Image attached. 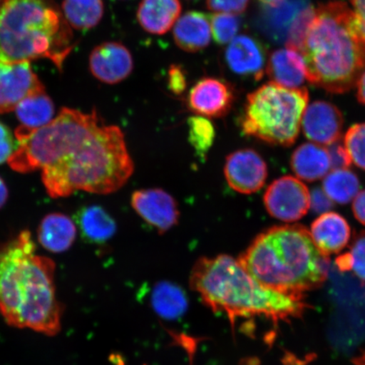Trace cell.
I'll return each instance as SVG.
<instances>
[{
	"label": "cell",
	"instance_id": "11",
	"mask_svg": "<svg viewBox=\"0 0 365 365\" xmlns=\"http://www.w3.org/2000/svg\"><path fill=\"white\" fill-rule=\"evenodd\" d=\"M131 205L137 214L148 225L156 228L160 234L171 230L179 222L178 203L165 190H136L132 195Z\"/></svg>",
	"mask_w": 365,
	"mask_h": 365
},
{
	"label": "cell",
	"instance_id": "24",
	"mask_svg": "<svg viewBox=\"0 0 365 365\" xmlns=\"http://www.w3.org/2000/svg\"><path fill=\"white\" fill-rule=\"evenodd\" d=\"M61 10L72 29L88 31L101 21L104 6L103 0H63Z\"/></svg>",
	"mask_w": 365,
	"mask_h": 365
},
{
	"label": "cell",
	"instance_id": "18",
	"mask_svg": "<svg viewBox=\"0 0 365 365\" xmlns=\"http://www.w3.org/2000/svg\"><path fill=\"white\" fill-rule=\"evenodd\" d=\"M173 35L178 47L184 51H200L211 42L210 17L202 12H187L178 19Z\"/></svg>",
	"mask_w": 365,
	"mask_h": 365
},
{
	"label": "cell",
	"instance_id": "6",
	"mask_svg": "<svg viewBox=\"0 0 365 365\" xmlns=\"http://www.w3.org/2000/svg\"><path fill=\"white\" fill-rule=\"evenodd\" d=\"M74 48L71 27L54 0H0V61L46 58L62 71Z\"/></svg>",
	"mask_w": 365,
	"mask_h": 365
},
{
	"label": "cell",
	"instance_id": "41",
	"mask_svg": "<svg viewBox=\"0 0 365 365\" xmlns=\"http://www.w3.org/2000/svg\"><path fill=\"white\" fill-rule=\"evenodd\" d=\"M353 363L355 365H365V350L358 357L353 359Z\"/></svg>",
	"mask_w": 365,
	"mask_h": 365
},
{
	"label": "cell",
	"instance_id": "32",
	"mask_svg": "<svg viewBox=\"0 0 365 365\" xmlns=\"http://www.w3.org/2000/svg\"><path fill=\"white\" fill-rule=\"evenodd\" d=\"M16 148L17 143L10 128L0 121V164L8 162Z\"/></svg>",
	"mask_w": 365,
	"mask_h": 365
},
{
	"label": "cell",
	"instance_id": "34",
	"mask_svg": "<svg viewBox=\"0 0 365 365\" xmlns=\"http://www.w3.org/2000/svg\"><path fill=\"white\" fill-rule=\"evenodd\" d=\"M168 88L172 93L176 95H180L187 88L186 76L181 66L173 65L168 71Z\"/></svg>",
	"mask_w": 365,
	"mask_h": 365
},
{
	"label": "cell",
	"instance_id": "31",
	"mask_svg": "<svg viewBox=\"0 0 365 365\" xmlns=\"http://www.w3.org/2000/svg\"><path fill=\"white\" fill-rule=\"evenodd\" d=\"M250 0H207L209 10L217 13L240 15L248 8Z\"/></svg>",
	"mask_w": 365,
	"mask_h": 365
},
{
	"label": "cell",
	"instance_id": "28",
	"mask_svg": "<svg viewBox=\"0 0 365 365\" xmlns=\"http://www.w3.org/2000/svg\"><path fill=\"white\" fill-rule=\"evenodd\" d=\"M210 22L213 38L220 45L231 43L240 30V20L232 14L216 13L211 17Z\"/></svg>",
	"mask_w": 365,
	"mask_h": 365
},
{
	"label": "cell",
	"instance_id": "26",
	"mask_svg": "<svg viewBox=\"0 0 365 365\" xmlns=\"http://www.w3.org/2000/svg\"><path fill=\"white\" fill-rule=\"evenodd\" d=\"M360 182L352 171L341 168L333 170L323 180V190L332 202L348 204L359 193Z\"/></svg>",
	"mask_w": 365,
	"mask_h": 365
},
{
	"label": "cell",
	"instance_id": "19",
	"mask_svg": "<svg viewBox=\"0 0 365 365\" xmlns=\"http://www.w3.org/2000/svg\"><path fill=\"white\" fill-rule=\"evenodd\" d=\"M181 10L180 0H141L137 20L148 33L163 35L179 19Z\"/></svg>",
	"mask_w": 365,
	"mask_h": 365
},
{
	"label": "cell",
	"instance_id": "7",
	"mask_svg": "<svg viewBox=\"0 0 365 365\" xmlns=\"http://www.w3.org/2000/svg\"><path fill=\"white\" fill-rule=\"evenodd\" d=\"M308 102L307 89L286 88L271 81L248 95L242 131L269 144L289 147L298 138Z\"/></svg>",
	"mask_w": 365,
	"mask_h": 365
},
{
	"label": "cell",
	"instance_id": "33",
	"mask_svg": "<svg viewBox=\"0 0 365 365\" xmlns=\"http://www.w3.org/2000/svg\"><path fill=\"white\" fill-rule=\"evenodd\" d=\"M328 153L331 159V170H341L351 165V160L348 152L344 145L337 143L328 145Z\"/></svg>",
	"mask_w": 365,
	"mask_h": 365
},
{
	"label": "cell",
	"instance_id": "22",
	"mask_svg": "<svg viewBox=\"0 0 365 365\" xmlns=\"http://www.w3.org/2000/svg\"><path fill=\"white\" fill-rule=\"evenodd\" d=\"M82 239L91 244H103L115 235L114 219L99 205H86L74 215Z\"/></svg>",
	"mask_w": 365,
	"mask_h": 365
},
{
	"label": "cell",
	"instance_id": "15",
	"mask_svg": "<svg viewBox=\"0 0 365 365\" xmlns=\"http://www.w3.org/2000/svg\"><path fill=\"white\" fill-rule=\"evenodd\" d=\"M225 61L235 74L259 81L267 70L266 48L253 36L240 35L228 45Z\"/></svg>",
	"mask_w": 365,
	"mask_h": 365
},
{
	"label": "cell",
	"instance_id": "12",
	"mask_svg": "<svg viewBox=\"0 0 365 365\" xmlns=\"http://www.w3.org/2000/svg\"><path fill=\"white\" fill-rule=\"evenodd\" d=\"M235 99L234 88L228 82L207 77L191 88L187 102L190 110L198 116L216 118L231 110Z\"/></svg>",
	"mask_w": 365,
	"mask_h": 365
},
{
	"label": "cell",
	"instance_id": "36",
	"mask_svg": "<svg viewBox=\"0 0 365 365\" xmlns=\"http://www.w3.org/2000/svg\"><path fill=\"white\" fill-rule=\"evenodd\" d=\"M353 212L357 220L365 225V190L354 199Z\"/></svg>",
	"mask_w": 365,
	"mask_h": 365
},
{
	"label": "cell",
	"instance_id": "4",
	"mask_svg": "<svg viewBox=\"0 0 365 365\" xmlns=\"http://www.w3.org/2000/svg\"><path fill=\"white\" fill-rule=\"evenodd\" d=\"M190 286L205 305L225 314L234 325L237 318L264 317L273 323L303 317L310 308L304 298L267 289L255 281L239 259L230 255L202 257L190 273Z\"/></svg>",
	"mask_w": 365,
	"mask_h": 365
},
{
	"label": "cell",
	"instance_id": "29",
	"mask_svg": "<svg viewBox=\"0 0 365 365\" xmlns=\"http://www.w3.org/2000/svg\"><path fill=\"white\" fill-rule=\"evenodd\" d=\"M344 147L355 165L365 171V123L349 128L345 135Z\"/></svg>",
	"mask_w": 365,
	"mask_h": 365
},
{
	"label": "cell",
	"instance_id": "3",
	"mask_svg": "<svg viewBox=\"0 0 365 365\" xmlns=\"http://www.w3.org/2000/svg\"><path fill=\"white\" fill-rule=\"evenodd\" d=\"M307 81L331 93L353 88L365 71V36L352 9L332 1L314 8L299 48Z\"/></svg>",
	"mask_w": 365,
	"mask_h": 365
},
{
	"label": "cell",
	"instance_id": "35",
	"mask_svg": "<svg viewBox=\"0 0 365 365\" xmlns=\"http://www.w3.org/2000/svg\"><path fill=\"white\" fill-rule=\"evenodd\" d=\"M333 207V202L325 191L314 188L310 193V207L314 212L326 213Z\"/></svg>",
	"mask_w": 365,
	"mask_h": 365
},
{
	"label": "cell",
	"instance_id": "20",
	"mask_svg": "<svg viewBox=\"0 0 365 365\" xmlns=\"http://www.w3.org/2000/svg\"><path fill=\"white\" fill-rule=\"evenodd\" d=\"M291 168L300 180L307 182L321 180L331 168L329 153L324 145H301L292 155Z\"/></svg>",
	"mask_w": 365,
	"mask_h": 365
},
{
	"label": "cell",
	"instance_id": "1",
	"mask_svg": "<svg viewBox=\"0 0 365 365\" xmlns=\"http://www.w3.org/2000/svg\"><path fill=\"white\" fill-rule=\"evenodd\" d=\"M17 148L9 164L26 173L42 170L52 198L76 191L108 195L124 186L135 170L124 132L106 125L93 109L86 113L63 108L47 125L15 131Z\"/></svg>",
	"mask_w": 365,
	"mask_h": 365
},
{
	"label": "cell",
	"instance_id": "25",
	"mask_svg": "<svg viewBox=\"0 0 365 365\" xmlns=\"http://www.w3.org/2000/svg\"><path fill=\"white\" fill-rule=\"evenodd\" d=\"M15 111L21 125L38 129L53 120L56 109L52 99L43 91L23 100Z\"/></svg>",
	"mask_w": 365,
	"mask_h": 365
},
{
	"label": "cell",
	"instance_id": "10",
	"mask_svg": "<svg viewBox=\"0 0 365 365\" xmlns=\"http://www.w3.org/2000/svg\"><path fill=\"white\" fill-rule=\"evenodd\" d=\"M225 175L231 189L250 195L257 192L264 186L267 179V166L255 150L242 149L227 156Z\"/></svg>",
	"mask_w": 365,
	"mask_h": 365
},
{
	"label": "cell",
	"instance_id": "17",
	"mask_svg": "<svg viewBox=\"0 0 365 365\" xmlns=\"http://www.w3.org/2000/svg\"><path fill=\"white\" fill-rule=\"evenodd\" d=\"M266 72L273 83L286 88H300L304 81H307V66L302 54L289 47L272 53Z\"/></svg>",
	"mask_w": 365,
	"mask_h": 365
},
{
	"label": "cell",
	"instance_id": "30",
	"mask_svg": "<svg viewBox=\"0 0 365 365\" xmlns=\"http://www.w3.org/2000/svg\"><path fill=\"white\" fill-rule=\"evenodd\" d=\"M353 271L365 284V232H360L350 246L349 252Z\"/></svg>",
	"mask_w": 365,
	"mask_h": 365
},
{
	"label": "cell",
	"instance_id": "39",
	"mask_svg": "<svg viewBox=\"0 0 365 365\" xmlns=\"http://www.w3.org/2000/svg\"><path fill=\"white\" fill-rule=\"evenodd\" d=\"M9 196V191L6 182L0 177V209L6 205Z\"/></svg>",
	"mask_w": 365,
	"mask_h": 365
},
{
	"label": "cell",
	"instance_id": "8",
	"mask_svg": "<svg viewBox=\"0 0 365 365\" xmlns=\"http://www.w3.org/2000/svg\"><path fill=\"white\" fill-rule=\"evenodd\" d=\"M264 204L268 213L278 220L297 222L309 212L310 193L307 186L297 178L284 176L268 186Z\"/></svg>",
	"mask_w": 365,
	"mask_h": 365
},
{
	"label": "cell",
	"instance_id": "9",
	"mask_svg": "<svg viewBox=\"0 0 365 365\" xmlns=\"http://www.w3.org/2000/svg\"><path fill=\"white\" fill-rule=\"evenodd\" d=\"M45 91L30 62L0 61V113L16 110L23 100Z\"/></svg>",
	"mask_w": 365,
	"mask_h": 365
},
{
	"label": "cell",
	"instance_id": "5",
	"mask_svg": "<svg viewBox=\"0 0 365 365\" xmlns=\"http://www.w3.org/2000/svg\"><path fill=\"white\" fill-rule=\"evenodd\" d=\"M238 259L259 284L299 298L322 286L330 267L329 257L319 252L307 228L298 225L264 231Z\"/></svg>",
	"mask_w": 365,
	"mask_h": 365
},
{
	"label": "cell",
	"instance_id": "38",
	"mask_svg": "<svg viewBox=\"0 0 365 365\" xmlns=\"http://www.w3.org/2000/svg\"><path fill=\"white\" fill-rule=\"evenodd\" d=\"M356 86L359 101L365 105V71L360 76Z\"/></svg>",
	"mask_w": 365,
	"mask_h": 365
},
{
	"label": "cell",
	"instance_id": "2",
	"mask_svg": "<svg viewBox=\"0 0 365 365\" xmlns=\"http://www.w3.org/2000/svg\"><path fill=\"white\" fill-rule=\"evenodd\" d=\"M29 231L0 245V313L8 325L47 336L61 329L56 263L36 254Z\"/></svg>",
	"mask_w": 365,
	"mask_h": 365
},
{
	"label": "cell",
	"instance_id": "27",
	"mask_svg": "<svg viewBox=\"0 0 365 365\" xmlns=\"http://www.w3.org/2000/svg\"><path fill=\"white\" fill-rule=\"evenodd\" d=\"M190 143L200 157H205L215 139V129L207 118L191 117L188 122Z\"/></svg>",
	"mask_w": 365,
	"mask_h": 365
},
{
	"label": "cell",
	"instance_id": "37",
	"mask_svg": "<svg viewBox=\"0 0 365 365\" xmlns=\"http://www.w3.org/2000/svg\"><path fill=\"white\" fill-rule=\"evenodd\" d=\"M362 33L365 36V0H350Z\"/></svg>",
	"mask_w": 365,
	"mask_h": 365
},
{
	"label": "cell",
	"instance_id": "21",
	"mask_svg": "<svg viewBox=\"0 0 365 365\" xmlns=\"http://www.w3.org/2000/svg\"><path fill=\"white\" fill-rule=\"evenodd\" d=\"M77 228L72 219L62 213H51L41 222L38 238L50 252L62 253L70 249L76 238Z\"/></svg>",
	"mask_w": 365,
	"mask_h": 365
},
{
	"label": "cell",
	"instance_id": "23",
	"mask_svg": "<svg viewBox=\"0 0 365 365\" xmlns=\"http://www.w3.org/2000/svg\"><path fill=\"white\" fill-rule=\"evenodd\" d=\"M150 304L158 316L166 319L181 318L188 309V299L180 286L163 281L154 286Z\"/></svg>",
	"mask_w": 365,
	"mask_h": 365
},
{
	"label": "cell",
	"instance_id": "13",
	"mask_svg": "<svg viewBox=\"0 0 365 365\" xmlns=\"http://www.w3.org/2000/svg\"><path fill=\"white\" fill-rule=\"evenodd\" d=\"M301 127L305 137L313 143L330 145L341 138L344 117L335 105L316 101L305 109Z\"/></svg>",
	"mask_w": 365,
	"mask_h": 365
},
{
	"label": "cell",
	"instance_id": "16",
	"mask_svg": "<svg viewBox=\"0 0 365 365\" xmlns=\"http://www.w3.org/2000/svg\"><path fill=\"white\" fill-rule=\"evenodd\" d=\"M312 238L322 255L341 252L351 239V228L345 218L336 212L322 214L312 225Z\"/></svg>",
	"mask_w": 365,
	"mask_h": 365
},
{
	"label": "cell",
	"instance_id": "40",
	"mask_svg": "<svg viewBox=\"0 0 365 365\" xmlns=\"http://www.w3.org/2000/svg\"><path fill=\"white\" fill-rule=\"evenodd\" d=\"M259 1L262 2L264 4V6L268 7L276 8L284 3L285 0H259Z\"/></svg>",
	"mask_w": 365,
	"mask_h": 365
},
{
	"label": "cell",
	"instance_id": "14",
	"mask_svg": "<svg viewBox=\"0 0 365 365\" xmlns=\"http://www.w3.org/2000/svg\"><path fill=\"white\" fill-rule=\"evenodd\" d=\"M89 67L95 78L104 83L117 84L131 74L133 57L129 49L120 43H103L91 53Z\"/></svg>",
	"mask_w": 365,
	"mask_h": 365
}]
</instances>
